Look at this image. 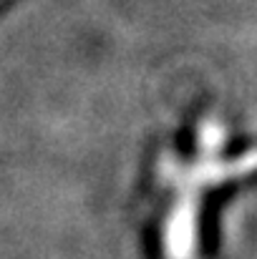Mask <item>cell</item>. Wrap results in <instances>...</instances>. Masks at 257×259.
Returning <instances> with one entry per match:
<instances>
[{"mask_svg": "<svg viewBox=\"0 0 257 259\" xmlns=\"http://www.w3.org/2000/svg\"><path fill=\"white\" fill-rule=\"evenodd\" d=\"M257 174V146L232 151L225 146V131L217 121H202L192 154H164L157 164L164 191V217L159 247L164 259L199 257L202 206L207 194L227 181Z\"/></svg>", "mask_w": 257, "mask_h": 259, "instance_id": "cell-1", "label": "cell"}]
</instances>
